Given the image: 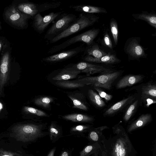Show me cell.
Returning a JSON list of instances; mask_svg holds the SVG:
<instances>
[{"label": "cell", "instance_id": "d590c367", "mask_svg": "<svg viewBox=\"0 0 156 156\" xmlns=\"http://www.w3.org/2000/svg\"><path fill=\"white\" fill-rule=\"evenodd\" d=\"M103 41L107 47L111 49H112V45L111 38L107 33H106L104 36Z\"/></svg>", "mask_w": 156, "mask_h": 156}, {"label": "cell", "instance_id": "5b68a950", "mask_svg": "<svg viewBox=\"0 0 156 156\" xmlns=\"http://www.w3.org/2000/svg\"><path fill=\"white\" fill-rule=\"evenodd\" d=\"M120 71L112 72L94 76L86 77L75 81L84 85H90L94 87H101L110 90L113 82L120 75Z\"/></svg>", "mask_w": 156, "mask_h": 156}, {"label": "cell", "instance_id": "f546056e", "mask_svg": "<svg viewBox=\"0 0 156 156\" xmlns=\"http://www.w3.org/2000/svg\"><path fill=\"white\" fill-rule=\"evenodd\" d=\"M110 28L114 42L117 45L118 40V24L116 20L112 18L110 22Z\"/></svg>", "mask_w": 156, "mask_h": 156}, {"label": "cell", "instance_id": "4dcf8cb0", "mask_svg": "<svg viewBox=\"0 0 156 156\" xmlns=\"http://www.w3.org/2000/svg\"><path fill=\"white\" fill-rule=\"evenodd\" d=\"M52 101V98L50 97H42L36 99L34 101V103L37 105L44 108H47Z\"/></svg>", "mask_w": 156, "mask_h": 156}, {"label": "cell", "instance_id": "1f68e13d", "mask_svg": "<svg viewBox=\"0 0 156 156\" xmlns=\"http://www.w3.org/2000/svg\"><path fill=\"white\" fill-rule=\"evenodd\" d=\"M23 110L27 113L33 114L38 116H46L47 115L44 112L31 107L24 106Z\"/></svg>", "mask_w": 156, "mask_h": 156}, {"label": "cell", "instance_id": "7c38bea8", "mask_svg": "<svg viewBox=\"0 0 156 156\" xmlns=\"http://www.w3.org/2000/svg\"><path fill=\"white\" fill-rule=\"evenodd\" d=\"M10 62L9 54L8 52H6L3 55L0 62V94L7 80Z\"/></svg>", "mask_w": 156, "mask_h": 156}, {"label": "cell", "instance_id": "4316f807", "mask_svg": "<svg viewBox=\"0 0 156 156\" xmlns=\"http://www.w3.org/2000/svg\"><path fill=\"white\" fill-rule=\"evenodd\" d=\"M61 4L60 2L54 1L37 4L38 13L46 10L57 8Z\"/></svg>", "mask_w": 156, "mask_h": 156}, {"label": "cell", "instance_id": "44dd1931", "mask_svg": "<svg viewBox=\"0 0 156 156\" xmlns=\"http://www.w3.org/2000/svg\"><path fill=\"white\" fill-rule=\"evenodd\" d=\"M132 16L136 19L143 20L147 22L151 26L156 28V15L152 13L143 11L141 13L133 14Z\"/></svg>", "mask_w": 156, "mask_h": 156}, {"label": "cell", "instance_id": "e575fe53", "mask_svg": "<svg viewBox=\"0 0 156 156\" xmlns=\"http://www.w3.org/2000/svg\"><path fill=\"white\" fill-rule=\"evenodd\" d=\"M49 131L51 140L57 137L59 134L58 129L53 125L51 124L50 127Z\"/></svg>", "mask_w": 156, "mask_h": 156}, {"label": "cell", "instance_id": "f1b7e54d", "mask_svg": "<svg viewBox=\"0 0 156 156\" xmlns=\"http://www.w3.org/2000/svg\"><path fill=\"white\" fill-rule=\"evenodd\" d=\"M138 102V100H136L129 105L123 116L124 121L127 122L130 119L136 110Z\"/></svg>", "mask_w": 156, "mask_h": 156}, {"label": "cell", "instance_id": "9a60e30c", "mask_svg": "<svg viewBox=\"0 0 156 156\" xmlns=\"http://www.w3.org/2000/svg\"><path fill=\"white\" fill-rule=\"evenodd\" d=\"M144 77L139 74L126 75L119 81L116 86V88L120 89L132 86L141 81Z\"/></svg>", "mask_w": 156, "mask_h": 156}, {"label": "cell", "instance_id": "2e32d148", "mask_svg": "<svg viewBox=\"0 0 156 156\" xmlns=\"http://www.w3.org/2000/svg\"><path fill=\"white\" fill-rule=\"evenodd\" d=\"M135 99L133 95L129 96L115 103L106 111L105 116H108L119 112L126 106L132 103Z\"/></svg>", "mask_w": 156, "mask_h": 156}, {"label": "cell", "instance_id": "ee69618b", "mask_svg": "<svg viewBox=\"0 0 156 156\" xmlns=\"http://www.w3.org/2000/svg\"><path fill=\"white\" fill-rule=\"evenodd\" d=\"M3 44L1 41H0V51L2 47Z\"/></svg>", "mask_w": 156, "mask_h": 156}, {"label": "cell", "instance_id": "9c48e42d", "mask_svg": "<svg viewBox=\"0 0 156 156\" xmlns=\"http://www.w3.org/2000/svg\"><path fill=\"white\" fill-rule=\"evenodd\" d=\"M62 12H51L44 16H42L40 13H37L34 18V27L39 34L42 33L50 23L60 15Z\"/></svg>", "mask_w": 156, "mask_h": 156}, {"label": "cell", "instance_id": "d4e9b609", "mask_svg": "<svg viewBox=\"0 0 156 156\" xmlns=\"http://www.w3.org/2000/svg\"><path fill=\"white\" fill-rule=\"evenodd\" d=\"M62 117L65 119L75 122H88L93 120V118L87 115L78 114L64 115Z\"/></svg>", "mask_w": 156, "mask_h": 156}, {"label": "cell", "instance_id": "7402d4cb", "mask_svg": "<svg viewBox=\"0 0 156 156\" xmlns=\"http://www.w3.org/2000/svg\"><path fill=\"white\" fill-rule=\"evenodd\" d=\"M108 128V127L106 126L94 128L91 131L89 134V139L94 143H100V142H101L105 137L103 134V131L104 130Z\"/></svg>", "mask_w": 156, "mask_h": 156}, {"label": "cell", "instance_id": "ac0fdd59", "mask_svg": "<svg viewBox=\"0 0 156 156\" xmlns=\"http://www.w3.org/2000/svg\"><path fill=\"white\" fill-rule=\"evenodd\" d=\"M81 71L73 67L64 68L52 78L54 80H67L75 78L80 73Z\"/></svg>", "mask_w": 156, "mask_h": 156}, {"label": "cell", "instance_id": "d6986e66", "mask_svg": "<svg viewBox=\"0 0 156 156\" xmlns=\"http://www.w3.org/2000/svg\"><path fill=\"white\" fill-rule=\"evenodd\" d=\"M84 51L83 56H90L94 58H100L107 54L105 51L100 49L97 44L93 43L87 45Z\"/></svg>", "mask_w": 156, "mask_h": 156}, {"label": "cell", "instance_id": "f6af8a7d", "mask_svg": "<svg viewBox=\"0 0 156 156\" xmlns=\"http://www.w3.org/2000/svg\"><path fill=\"white\" fill-rule=\"evenodd\" d=\"M1 29V26L0 25V29Z\"/></svg>", "mask_w": 156, "mask_h": 156}, {"label": "cell", "instance_id": "ba28073f", "mask_svg": "<svg viewBox=\"0 0 156 156\" xmlns=\"http://www.w3.org/2000/svg\"><path fill=\"white\" fill-rule=\"evenodd\" d=\"M125 52L129 58L133 59L146 57L147 55L143 47L140 44L139 39L132 37L126 42L124 48Z\"/></svg>", "mask_w": 156, "mask_h": 156}, {"label": "cell", "instance_id": "7a4b0ae2", "mask_svg": "<svg viewBox=\"0 0 156 156\" xmlns=\"http://www.w3.org/2000/svg\"><path fill=\"white\" fill-rule=\"evenodd\" d=\"M99 17L94 14L80 13L76 20L65 31L48 41L49 43H55L64 38L93 25Z\"/></svg>", "mask_w": 156, "mask_h": 156}, {"label": "cell", "instance_id": "d6a6232c", "mask_svg": "<svg viewBox=\"0 0 156 156\" xmlns=\"http://www.w3.org/2000/svg\"><path fill=\"white\" fill-rule=\"evenodd\" d=\"M69 97L73 102L74 108H77L84 110H87V107L81 101L70 96H69Z\"/></svg>", "mask_w": 156, "mask_h": 156}, {"label": "cell", "instance_id": "52a82bcc", "mask_svg": "<svg viewBox=\"0 0 156 156\" xmlns=\"http://www.w3.org/2000/svg\"><path fill=\"white\" fill-rule=\"evenodd\" d=\"M6 19L13 24L23 28L27 24V21L31 16L20 12L13 5L8 8L5 13Z\"/></svg>", "mask_w": 156, "mask_h": 156}, {"label": "cell", "instance_id": "7bdbcfd3", "mask_svg": "<svg viewBox=\"0 0 156 156\" xmlns=\"http://www.w3.org/2000/svg\"><path fill=\"white\" fill-rule=\"evenodd\" d=\"M3 108V106L2 104L0 102V112L2 110V109Z\"/></svg>", "mask_w": 156, "mask_h": 156}, {"label": "cell", "instance_id": "ffe728a7", "mask_svg": "<svg viewBox=\"0 0 156 156\" xmlns=\"http://www.w3.org/2000/svg\"><path fill=\"white\" fill-rule=\"evenodd\" d=\"M18 9L22 13L31 16H35L38 13L37 4L31 3H22L17 7Z\"/></svg>", "mask_w": 156, "mask_h": 156}, {"label": "cell", "instance_id": "8fae6325", "mask_svg": "<svg viewBox=\"0 0 156 156\" xmlns=\"http://www.w3.org/2000/svg\"><path fill=\"white\" fill-rule=\"evenodd\" d=\"M83 72L89 74L96 73H106L113 72L110 69L106 68L102 66L96 65L87 62H81L73 66Z\"/></svg>", "mask_w": 156, "mask_h": 156}, {"label": "cell", "instance_id": "8992f818", "mask_svg": "<svg viewBox=\"0 0 156 156\" xmlns=\"http://www.w3.org/2000/svg\"><path fill=\"white\" fill-rule=\"evenodd\" d=\"M58 20L54 22L47 31L44 38L49 41L66 30L76 20L74 14L64 13L61 14Z\"/></svg>", "mask_w": 156, "mask_h": 156}, {"label": "cell", "instance_id": "484cf974", "mask_svg": "<svg viewBox=\"0 0 156 156\" xmlns=\"http://www.w3.org/2000/svg\"><path fill=\"white\" fill-rule=\"evenodd\" d=\"M88 94L90 100L96 106L99 108L105 106L106 104L105 102L96 92L90 89L88 91Z\"/></svg>", "mask_w": 156, "mask_h": 156}, {"label": "cell", "instance_id": "30bf717a", "mask_svg": "<svg viewBox=\"0 0 156 156\" xmlns=\"http://www.w3.org/2000/svg\"><path fill=\"white\" fill-rule=\"evenodd\" d=\"M84 48L82 46H79L45 57L43 58L42 60L48 63L62 61L76 56L84 51Z\"/></svg>", "mask_w": 156, "mask_h": 156}, {"label": "cell", "instance_id": "8d00e7d4", "mask_svg": "<svg viewBox=\"0 0 156 156\" xmlns=\"http://www.w3.org/2000/svg\"><path fill=\"white\" fill-rule=\"evenodd\" d=\"M0 156H20V154L0 149Z\"/></svg>", "mask_w": 156, "mask_h": 156}, {"label": "cell", "instance_id": "277c9868", "mask_svg": "<svg viewBox=\"0 0 156 156\" xmlns=\"http://www.w3.org/2000/svg\"><path fill=\"white\" fill-rule=\"evenodd\" d=\"M99 29L93 28L68 39L63 43L54 46L48 50V54H52L65 49L70 45L78 42H82L89 45L99 34Z\"/></svg>", "mask_w": 156, "mask_h": 156}, {"label": "cell", "instance_id": "83f0119b", "mask_svg": "<svg viewBox=\"0 0 156 156\" xmlns=\"http://www.w3.org/2000/svg\"><path fill=\"white\" fill-rule=\"evenodd\" d=\"M57 85L62 87L67 88H75L82 87L85 85L76 81H58L55 83Z\"/></svg>", "mask_w": 156, "mask_h": 156}, {"label": "cell", "instance_id": "4fadbf2b", "mask_svg": "<svg viewBox=\"0 0 156 156\" xmlns=\"http://www.w3.org/2000/svg\"><path fill=\"white\" fill-rule=\"evenodd\" d=\"M151 114L150 113L143 114L137 119L128 125L127 132L130 133L133 131L141 128L150 123L152 120Z\"/></svg>", "mask_w": 156, "mask_h": 156}, {"label": "cell", "instance_id": "60d3db41", "mask_svg": "<svg viewBox=\"0 0 156 156\" xmlns=\"http://www.w3.org/2000/svg\"><path fill=\"white\" fill-rule=\"evenodd\" d=\"M100 156H107L106 152L103 149L101 152Z\"/></svg>", "mask_w": 156, "mask_h": 156}, {"label": "cell", "instance_id": "603a6c76", "mask_svg": "<svg viewBox=\"0 0 156 156\" xmlns=\"http://www.w3.org/2000/svg\"><path fill=\"white\" fill-rule=\"evenodd\" d=\"M156 98V86L148 83L142 86V88L141 99L143 100L146 98Z\"/></svg>", "mask_w": 156, "mask_h": 156}, {"label": "cell", "instance_id": "f35d334b", "mask_svg": "<svg viewBox=\"0 0 156 156\" xmlns=\"http://www.w3.org/2000/svg\"><path fill=\"white\" fill-rule=\"evenodd\" d=\"M90 127L88 126L83 125H78L73 128L72 130L73 131H77L81 132L83 130L88 129Z\"/></svg>", "mask_w": 156, "mask_h": 156}, {"label": "cell", "instance_id": "ab89813d", "mask_svg": "<svg viewBox=\"0 0 156 156\" xmlns=\"http://www.w3.org/2000/svg\"><path fill=\"white\" fill-rule=\"evenodd\" d=\"M55 148H53L50 152L49 153V154L47 156H54V154L55 151Z\"/></svg>", "mask_w": 156, "mask_h": 156}, {"label": "cell", "instance_id": "3957f363", "mask_svg": "<svg viewBox=\"0 0 156 156\" xmlns=\"http://www.w3.org/2000/svg\"><path fill=\"white\" fill-rule=\"evenodd\" d=\"M12 130V137L23 142L34 141L42 134L39 126L31 124L17 125Z\"/></svg>", "mask_w": 156, "mask_h": 156}, {"label": "cell", "instance_id": "b9f144b4", "mask_svg": "<svg viewBox=\"0 0 156 156\" xmlns=\"http://www.w3.org/2000/svg\"><path fill=\"white\" fill-rule=\"evenodd\" d=\"M61 156H69L68 154L67 151H64L62 153Z\"/></svg>", "mask_w": 156, "mask_h": 156}, {"label": "cell", "instance_id": "e0dca14e", "mask_svg": "<svg viewBox=\"0 0 156 156\" xmlns=\"http://www.w3.org/2000/svg\"><path fill=\"white\" fill-rule=\"evenodd\" d=\"M70 8L76 11L81 13L91 14L107 13L106 10L103 8L86 5H72L70 6Z\"/></svg>", "mask_w": 156, "mask_h": 156}, {"label": "cell", "instance_id": "6da1fadb", "mask_svg": "<svg viewBox=\"0 0 156 156\" xmlns=\"http://www.w3.org/2000/svg\"><path fill=\"white\" fill-rule=\"evenodd\" d=\"M112 129V135L108 139L105 137L101 142L107 156H137V151L123 126L119 123Z\"/></svg>", "mask_w": 156, "mask_h": 156}, {"label": "cell", "instance_id": "5bb4252c", "mask_svg": "<svg viewBox=\"0 0 156 156\" xmlns=\"http://www.w3.org/2000/svg\"><path fill=\"white\" fill-rule=\"evenodd\" d=\"M83 59L87 62L107 64H116L121 61L115 55L110 52L100 58H94L88 55L83 56Z\"/></svg>", "mask_w": 156, "mask_h": 156}, {"label": "cell", "instance_id": "cb8c5ba5", "mask_svg": "<svg viewBox=\"0 0 156 156\" xmlns=\"http://www.w3.org/2000/svg\"><path fill=\"white\" fill-rule=\"evenodd\" d=\"M102 150L100 143H94L85 147L80 152V156H89L93 154H99Z\"/></svg>", "mask_w": 156, "mask_h": 156}, {"label": "cell", "instance_id": "74e56055", "mask_svg": "<svg viewBox=\"0 0 156 156\" xmlns=\"http://www.w3.org/2000/svg\"><path fill=\"white\" fill-rule=\"evenodd\" d=\"M145 103V105L146 107H149V106L152 104L156 103V99L153 98H145L143 100Z\"/></svg>", "mask_w": 156, "mask_h": 156}, {"label": "cell", "instance_id": "836d02e7", "mask_svg": "<svg viewBox=\"0 0 156 156\" xmlns=\"http://www.w3.org/2000/svg\"><path fill=\"white\" fill-rule=\"evenodd\" d=\"M94 89L98 92V95L102 98L105 99L106 101L110 100L112 98V96L109 94L100 89L99 87H94Z\"/></svg>", "mask_w": 156, "mask_h": 156}]
</instances>
